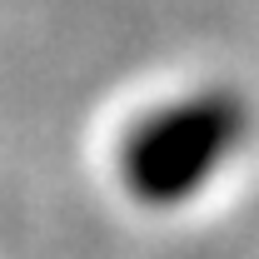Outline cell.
<instances>
[{
    "instance_id": "6da1fadb",
    "label": "cell",
    "mask_w": 259,
    "mask_h": 259,
    "mask_svg": "<svg viewBox=\"0 0 259 259\" xmlns=\"http://www.w3.org/2000/svg\"><path fill=\"white\" fill-rule=\"evenodd\" d=\"M249 140V105L234 90H199L155 110L125 140V185L145 204H185Z\"/></svg>"
}]
</instances>
